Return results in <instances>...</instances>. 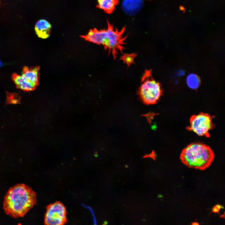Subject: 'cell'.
Returning a JSON list of instances; mask_svg holds the SVG:
<instances>
[{"instance_id": "obj_1", "label": "cell", "mask_w": 225, "mask_h": 225, "mask_svg": "<svg viewBox=\"0 0 225 225\" xmlns=\"http://www.w3.org/2000/svg\"><path fill=\"white\" fill-rule=\"evenodd\" d=\"M37 203L36 194L32 188L25 184L11 187L4 198L5 213L15 218L23 217Z\"/></svg>"}, {"instance_id": "obj_2", "label": "cell", "mask_w": 225, "mask_h": 225, "mask_svg": "<svg viewBox=\"0 0 225 225\" xmlns=\"http://www.w3.org/2000/svg\"><path fill=\"white\" fill-rule=\"evenodd\" d=\"M107 27L103 29L96 28L90 30L88 33L80 36L85 40L93 43L102 45L108 55L116 59L120 53L122 54L125 49V40L128 36H124L126 27L120 30L115 28L107 20Z\"/></svg>"}, {"instance_id": "obj_3", "label": "cell", "mask_w": 225, "mask_h": 225, "mask_svg": "<svg viewBox=\"0 0 225 225\" xmlns=\"http://www.w3.org/2000/svg\"><path fill=\"white\" fill-rule=\"evenodd\" d=\"M180 158L188 167L203 170L211 165L214 158V153L209 146L201 142H194L182 149Z\"/></svg>"}, {"instance_id": "obj_4", "label": "cell", "mask_w": 225, "mask_h": 225, "mask_svg": "<svg viewBox=\"0 0 225 225\" xmlns=\"http://www.w3.org/2000/svg\"><path fill=\"white\" fill-rule=\"evenodd\" d=\"M141 80V85L138 91L141 99L147 105L155 104L162 94L160 83L152 78L150 70L145 71Z\"/></svg>"}, {"instance_id": "obj_5", "label": "cell", "mask_w": 225, "mask_h": 225, "mask_svg": "<svg viewBox=\"0 0 225 225\" xmlns=\"http://www.w3.org/2000/svg\"><path fill=\"white\" fill-rule=\"evenodd\" d=\"M190 125L186 129L200 136H210L209 131L215 127L212 118L208 113L201 112L192 115L190 118Z\"/></svg>"}, {"instance_id": "obj_6", "label": "cell", "mask_w": 225, "mask_h": 225, "mask_svg": "<svg viewBox=\"0 0 225 225\" xmlns=\"http://www.w3.org/2000/svg\"><path fill=\"white\" fill-rule=\"evenodd\" d=\"M67 212L64 205L57 201L48 205L44 218V223L46 225H62L67 221Z\"/></svg>"}, {"instance_id": "obj_7", "label": "cell", "mask_w": 225, "mask_h": 225, "mask_svg": "<svg viewBox=\"0 0 225 225\" xmlns=\"http://www.w3.org/2000/svg\"><path fill=\"white\" fill-rule=\"evenodd\" d=\"M12 78L16 87L24 91H32L34 90L37 87L22 75L13 73L12 75Z\"/></svg>"}, {"instance_id": "obj_8", "label": "cell", "mask_w": 225, "mask_h": 225, "mask_svg": "<svg viewBox=\"0 0 225 225\" xmlns=\"http://www.w3.org/2000/svg\"><path fill=\"white\" fill-rule=\"evenodd\" d=\"M40 69L39 66L30 68L24 66L22 68V75L28 81L38 86L39 84Z\"/></svg>"}, {"instance_id": "obj_9", "label": "cell", "mask_w": 225, "mask_h": 225, "mask_svg": "<svg viewBox=\"0 0 225 225\" xmlns=\"http://www.w3.org/2000/svg\"><path fill=\"white\" fill-rule=\"evenodd\" d=\"M51 28V25L48 21L41 19L36 23L35 30L36 34L39 37L45 39L49 37Z\"/></svg>"}, {"instance_id": "obj_10", "label": "cell", "mask_w": 225, "mask_h": 225, "mask_svg": "<svg viewBox=\"0 0 225 225\" xmlns=\"http://www.w3.org/2000/svg\"><path fill=\"white\" fill-rule=\"evenodd\" d=\"M96 7L102 10L106 13L110 14L115 10L119 4V0H97Z\"/></svg>"}, {"instance_id": "obj_11", "label": "cell", "mask_w": 225, "mask_h": 225, "mask_svg": "<svg viewBox=\"0 0 225 225\" xmlns=\"http://www.w3.org/2000/svg\"><path fill=\"white\" fill-rule=\"evenodd\" d=\"M141 0H124L122 7L124 10L129 13H134L139 10L142 5Z\"/></svg>"}, {"instance_id": "obj_12", "label": "cell", "mask_w": 225, "mask_h": 225, "mask_svg": "<svg viewBox=\"0 0 225 225\" xmlns=\"http://www.w3.org/2000/svg\"><path fill=\"white\" fill-rule=\"evenodd\" d=\"M187 82L190 88L196 89L198 87L200 84V80L197 75L192 73L188 76Z\"/></svg>"}, {"instance_id": "obj_13", "label": "cell", "mask_w": 225, "mask_h": 225, "mask_svg": "<svg viewBox=\"0 0 225 225\" xmlns=\"http://www.w3.org/2000/svg\"><path fill=\"white\" fill-rule=\"evenodd\" d=\"M136 52L130 53H123L120 56V59L122 60L128 67L135 63L134 60L137 56Z\"/></svg>"}, {"instance_id": "obj_14", "label": "cell", "mask_w": 225, "mask_h": 225, "mask_svg": "<svg viewBox=\"0 0 225 225\" xmlns=\"http://www.w3.org/2000/svg\"><path fill=\"white\" fill-rule=\"evenodd\" d=\"M222 206L221 205L218 204L215 206L213 208L212 211L214 213H218L220 210L222 208Z\"/></svg>"}, {"instance_id": "obj_15", "label": "cell", "mask_w": 225, "mask_h": 225, "mask_svg": "<svg viewBox=\"0 0 225 225\" xmlns=\"http://www.w3.org/2000/svg\"><path fill=\"white\" fill-rule=\"evenodd\" d=\"M192 225H198L199 224L197 222H194L192 223Z\"/></svg>"}, {"instance_id": "obj_16", "label": "cell", "mask_w": 225, "mask_h": 225, "mask_svg": "<svg viewBox=\"0 0 225 225\" xmlns=\"http://www.w3.org/2000/svg\"><path fill=\"white\" fill-rule=\"evenodd\" d=\"M2 63L0 60V67H1L2 66Z\"/></svg>"}, {"instance_id": "obj_17", "label": "cell", "mask_w": 225, "mask_h": 225, "mask_svg": "<svg viewBox=\"0 0 225 225\" xmlns=\"http://www.w3.org/2000/svg\"></svg>"}, {"instance_id": "obj_18", "label": "cell", "mask_w": 225, "mask_h": 225, "mask_svg": "<svg viewBox=\"0 0 225 225\" xmlns=\"http://www.w3.org/2000/svg\"></svg>"}]
</instances>
